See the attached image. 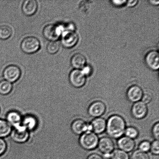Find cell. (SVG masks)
<instances>
[{
    "mask_svg": "<svg viewBox=\"0 0 159 159\" xmlns=\"http://www.w3.org/2000/svg\"><path fill=\"white\" fill-rule=\"evenodd\" d=\"M106 110L105 104L102 101H98L90 104L88 109V112L90 116L96 118L103 115Z\"/></svg>",
    "mask_w": 159,
    "mask_h": 159,
    "instance_id": "9",
    "label": "cell"
},
{
    "mask_svg": "<svg viewBox=\"0 0 159 159\" xmlns=\"http://www.w3.org/2000/svg\"><path fill=\"white\" fill-rule=\"evenodd\" d=\"M111 2L115 6H121L124 5V4H126L127 1L125 0H123V1H117V0H115V1H112Z\"/></svg>",
    "mask_w": 159,
    "mask_h": 159,
    "instance_id": "33",
    "label": "cell"
},
{
    "mask_svg": "<svg viewBox=\"0 0 159 159\" xmlns=\"http://www.w3.org/2000/svg\"><path fill=\"white\" fill-rule=\"evenodd\" d=\"M145 62L150 69L154 70H158L159 67L158 52L156 51H149L146 56Z\"/></svg>",
    "mask_w": 159,
    "mask_h": 159,
    "instance_id": "13",
    "label": "cell"
},
{
    "mask_svg": "<svg viewBox=\"0 0 159 159\" xmlns=\"http://www.w3.org/2000/svg\"><path fill=\"white\" fill-rule=\"evenodd\" d=\"M99 139L93 131H87L82 134L79 139V143L83 148L90 150L97 147Z\"/></svg>",
    "mask_w": 159,
    "mask_h": 159,
    "instance_id": "2",
    "label": "cell"
},
{
    "mask_svg": "<svg viewBox=\"0 0 159 159\" xmlns=\"http://www.w3.org/2000/svg\"><path fill=\"white\" fill-rule=\"evenodd\" d=\"M149 2L153 5H158L159 4V1L158 0H152L149 1Z\"/></svg>",
    "mask_w": 159,
    "mask_h": 159,
    "instance_id": "38",
    "label": "cell"
},
{
    "mask_svg": "<svg viewBox=\"0 0 159 159\" xmlns=\"http://www.w3.org/2000/svg\"><path fill=\"white\" fill-rule=\"evenodd\" d=\"M60 44L57 41L49 42L47 46L48 52L51 54H55L60 49Z\"/></svg>",
    "mask_w": 159,
    "mask_h": 159,
    "instance_id": "25",
    "label": "cell"
},
{
    "mask_svg": "<svg viewBox=\"0 0 159 159\" xmlns=\"http://www.w3.org/2000/svg\"><path fill=\"white\" fill-rule=\"evenodd\" d=\"M152 134L156 140H158L159 138V123L158 122L153 126L152 128Z\"/></svg>",
    "mask_w": 159,
    "mask_h": 159,
    "instance_id": "31",
    "label": "cell"
},
{
    "mask_svg": "<svg viewBox=\"0 0 159 159\" xmlns=\"http://www.w3.org/2000/svg\"><path fill=\"white\" fill-rule=\"evenodd\" d=\"M12 85L11 83L7 80L0 81V93L2 95L8 94L11 91Z\"/></svg>",
    "mask_w": 159,
    "mask_h": 159,
    "instance_id": "22",
    "label": "cell"
},
{
    "mask_svg": "<svg viewBox=\"0 0 159 159\" xmlns=\"http://www.w3.org/2000/svg\"><path fill=\"white\" fill-rule=\"evenodd\" d=\"M92 131L96 134H101L106 129L107 121L103 118L98 117L94 118L90 124Z\"/></svg>",
    "mask_w": 159,
    "mask_h": 159,
    "instance_id": "16",
    "label": "cell"
},
{
    "mask_svg": "<svg viewBox=\"0 0 159 159\" xmlns=\"http://www.w3.org/2000/svg\"><path fill=\"white\" fill-rule=\"evenodd\" d=\"M151 143L148 141H144L140 143L139 148L142 152H147L150 150Z\"/></svg>",
    "mask_w": 159,
    "mask_h": 159,
    "instance_id": "28",
    "label": "cell"
},
{
    "mask_svg": "<svg viewBox=\"0 0 159 159\" xmlns=\"http://www.w3.org/2000/svg\"><path fill=\"white\" fill-rule=\"evenodd\" d=\"M111 153H107L103 154V158L106 159H111Z\"/></svg>",
    "mask_w": 159,
    "mask_h": 159,
    "instance_id": "37",
    "label": "cell"
},
{
    "mask_svg": "<svg viewBox=\"0 0 159 159\" xmlns=\"http://www.w3.org/2000/svg\"><path fill=\"white\" fill-rule=\"evenodd\" d=\"M38 7V3L35 0H26L23 2L22 10L25 15L31 16L36 13Z\"/></svg>",
    "mask_w": 159,
    "mask_h": 159,
    "instance_id": "15",
    "label": "cell"
},
{
    "mask_svg": "<svg viewBox=\"0 0 159 159\" xmlns=\"http://www.w3.org/2000/svg\"><path fill=\"white\" fill-rule=\"evenodd\" d=\"M124 134L126 137L134 139L138 137L139 132L135 128L129 127L126 128Z\"/></svg>",
    "mask_w": 159,
    "mask_h": 159,
    "instance_id": "26",
    "label": "cell"
},
{
    "mask_svg": "<svg viewBox=\"0 0 159 159\" xmlns=\"http://www.w3.org/2000/svg\"><path fill=\"white\" fill-rule=\"evenodd\" d=\"M83 68L84 69L82 71L86 76L89 75V74H90L91 73V69L89 66H85Z\"/></svg>",
    "mask_w": 159,
    "mask_h": 159,
    "instance_id": "35",
    "label": "cell"
},
{
    "mask_svg": "<svg viewBox=\"0 0 159 159\" xmlns=\"http://www.w3.org/2000/svg\"><path fill=\"white\" fill-rule=\"evenodd\" d=\"M11 131V125L7 121L0 119V138L7 136Z\"/></svg>",
    "mask_w": 159,
    "mask_h": 159,
    "instance_id": "21",
    "label": "cell"
},
{
    "mask_svg": "<svg viewBox=\"0 0 159 159\" xmlns=\"http://www.w3.org/2000/svg\"><path fill=\"white\" fill-rule=\"evenodd\" d=\"M132 159H149L147 152L140 151L139 149L134 151L132 154Z\"/></svg>",
    "mask_w": 159,
    "mask_h": 159,
    "instance_id": "27",
    "label": "cell"
},
{
    "mask_svg": "<svg viewBox=\"0 0 159 159\" xmlns=\"http://www.w3.org/2000/svg\"><path fill=\"white\" fill-rule=\"evenodd\" d=\"M98 146L99 150L103 154L111 153L114 149L115 144L111 139L104 137L99 140Z\"/></svg>",
    "mask_w": 159,
    "mask_h": 159,
    "instance_id": "11",
    "label": "cell"
},
{
    "mask_svg": "<svg viewBox=\"0 0 159 159\" xmlns=\"http://www.w3.org/2000/svg\"><path fill=\"white\" fill-rule=\"evenodd\" d=\"M21 124L23 127L29 131L34 130L36 127L37 121L34 117L29 115L23 118Z\"/></svg>",
    "mask_w": 159,
    "mask_h": 159,
    "instance_id": "20",
    "label": "cell"
},
{
    "mask_svg": "<svg viewBox=\"0 0 159 159\" xmlns=\"http://www.w3.org/2000/svg\"><path fill=\"white\" fill-rule=\"evenodd\" d=\"M40 43L36 37L29 36L25 37L22 41L21 48L26 54H31L37 52L40 49Z\"/></svg>",
    "mask_w": 159,
    "mask_h": 159,
    "instance_id": "3",
    "label": "cell"
},
{
    "mask_svg": "<svg viewBox=\"0 0 159 159\" xmlns=\"http://www.w3.org/2000/svg\"><path fill=\"white\" fill-rule=\"evenodd\" d=\"M7 121L14 127L21 125L22 121L21 115L18 112L11 111L9 112L7 115Z\"/></svg>",
    "mask_w": 159,
    "mask_h": 159,
    "instance_id": "19",
    "label": "cell"
},
{
    "mask_svg": "<svg viewBox=\"0 0 159 159\" xmlns=\"http://www.w3.org/2000/svg\"><path fill=\"white\" fill-rule=\"evenodd\" d=\"M12 34V30L10 26L3 25L0 26V38L6 40L10 38Z\"/></svg>",
    "mask_w": 159,
    "mask_h": 159,
    "instance_id": "23",
    "label": "cell"
},
{
    "mask_svg": "<svg viewBox=\"0 0 159 159\" xmlns=\"http://www.w3.org/2000/svg\"><path fill=\"white\" fill-rule=\"evenodd\" d=\"M11 138L17 143H22L25 142L29 139V131L22 125L14 127L11 133Z\"/></svg>",
    "mask_w": 159,
    "mask_h": 159,
    "instance_id": "8",
    "label": "cell"
},
{
    "mask_svg": "<svg viewBox=\"0 0 159 159\" xmlns=\"http://www.w3.org/2000/svg\"><path fill=\"white\" fill-rule=\"evenodd\" d=\"M71 63L75 69H80L85 66L86 63V58L85 56L80 53L74 54L71 57Z\"/></svg>",
    "mask_w": 159,
    "mask_h": 159,
    "instance_id": "18",
    "label": "cell"
},
{
    "mask_svg": "<svg viewBox=\"0 0 159 159\" xmlns=\"http://www.w3.org/2000/svg\"><path fill=\"white\" fill-rule=\"evenodd\" d=\"M7 148V145L4 140L0 138V156L4 154Z\"/></svg>",
    "mask_w": 159,
    "mask_h": 159,
    "instance_id": "32",
    "label": "cell"
},
{
    "mask_svg": "<svg viewBox=\"0 0 159 159\" xmlns=\"http://www.w3.org/2000/svg\"><path fill=\"white\" fill-rule=\"evenodd\" d=\"M88 125L82 119L75 120L71 124V129L72 132L77 135H82L87 131Z\"/></svg>",
    "mask_w": 159,
    "mask_h": 159,
    "instance_id": "17",
    "label": "cell"
},
{
    "mask_svg": "<svg viewBox=\"0 0 159 159\" xmlns=\"http://www.w3.org/2000/svg\"><path fill=\"white\" fill-rule=\"evenodd\" d=\"M126 129L125 121L118 115H113L109 118L107 122L106 129L107 135L113 139L121 138Z\"/></svg>",
    "mask_w": 159,
    "mask_h": 159,
    "instance_id": "1",
    "label": "cell"
},
{
    "mask_svg": "<svg viewBox=\"0 0 159 159\" xmlns=\"http://www.w3.org/2000/svg\"><path fill=\"white\" fill-rule=\"evenodd\" d=\"M142 89L137 85L131 86L127 92V97L129 101L136 102L142 99L143 94Z\"/></svg>",
    "mask_w": 159,
    "mask_h": 159,
    "instance_id": "12",
    "label": "cell"
},
{
    "mask_svg": "<svg viewBox=\"0 0 159 159\" xmlns=\"http://www.w3.org/2000/svg\"><path fill=\"white\" fill-rule=\"evenodd\" d=\"M148 113V107L146 104L142 101L134 103L131 109V113L134 118L141 119L145 117Z\"/></svg>",
    "mask_w": 159,
    "mask_h": 159,
    "instance_id": "10",
    "label": "cell"
},
{
    "mask_svg": "<svg viewBox=\"0 0 159 159\" xmlns=\"http://www.w3.org/2000/svg\"><path fill=\"white\" fill-rule=\"evenodd\" d=\"M153 98L152 95L150 93H143L142 101L146 104H149L152 101Z\"/></svg>",
    "mask_w": 159,
    "mask_h": 159,
    "instance_id": "30",
    "label": "cell"
},
{
    "mask_svg": "<svg viewBox=\"0 0 159 159\" xmlns=\"http://www.w3.org/2000/svg\"><path fill=\"white\" fill-rule=\"evenodd\" d=\"M138 2V1H137V0H135V1H131V0H130V1H127L126 4L129 7H132L136 5Z\"/></svg>",
    "mask_w": 159,
    "mask_h": 159,
    "instance_id": "36",
    "label": "cell"
},
{
    "mask_svg": "<svg viewBox=\"0 0 159 159\" xmlns=\"http://www.w3.org/2000/svg\"><path fill=\"white\" fill-rule=\"evenodd\" d=\"M152 154L158 155L159 153V143L158 140H155L151 144L150 150Z\"/></svg>",
    "mask_w": 159,
    "mask_h": 159,
    "instance_id": "29",
    "label": "cell"
},
{
    "mask_svg": "<svg viewBox=\"0 0 159 159\" xmlns=\"http://www.w3.org/2000/svg\"><path fill=\"white\" fill-rule=\"evenodd\" d=\"M82 70L74 69L71 71L69 75V80L71 85L76 88H80L85 85L86 77Z\"/></svg>",
    "mask_w": 159,
    "mask_h": 159,
    "instance_id": "7",
    "label": "cell"
},
{
    "mask_svg": "<svg viewBox=\"0 0 159 159\" xmlns=\"http://www.w3.org/2000/svg\"><path fill=\"white\" fill-rule=\"evenodd\" d=\"M79 36L75 30H64L61 34V43L65 48H70L78 42Z\"/></svg>",
    "mask_w": 159,
    "mask_h": 159,
    "instance_id": "5",
    "label": "cell"
},
{
    "mask_svg": "<svg viewBox=\"0 0 159 159\" xmlns=\"http://www.w3.org/2000/svg\"><path fill=\"white\" fill-rule=\"evenodd\" d=\"M111 159H130L127 152L120 149H115L111 153Z\"/></svg>",
    "mask_w": 159,
    "mask_h": 159,
    "instance_id": "24",
    "label": "cell"
},
{
    "mask_svg": "<svg viewBox=\"0 0 159 159\" xmlns=\"http://www.w3.org/2000/svg\"><path fill=\"white\" fill-rule=\"evenodd\" d=\"M117 145L120 149L125 152H130L134 148L135 143L134 139L125 136L120 138Z\"/></svg>",
    "mask_w": 159,
    "mask_h": 159,
    "instance_id": "14",
    "label": "cell"
},
{
    "mask_svg": "<svg viewBox=\"0 0 159 159\" xmlns=\"http://www.w3.org/2000/svg\"><path fill=\"white\" fill-rule=\"evenodd\" d=\"M21 74V71L19 67L14 65L6 67L3 72L4 79L11 83L16 82L20 78Z\"/></svg>",
    "mask_w": 159,
    "mask_h": 159,
    "instance_id": "6",
    "label": "cell"
},
{
    "mask_svg": "<svg viewBox=\"0 0 159 159\" xmlns=\"http://www.w3.org/2000/svg\"><path fill=\"white\" fill-rule=\"evenodd\" d=\"M87 159H104L101 156L96 153H93L89 155Z\"/></svg>",
    "mask_w": 159,
    "mask_h": 159,
    "instance_id": "34",
    "label": "cell"
},
{
    "mask_svg": "<svg viewBox=\"0 0 159 159\" xmlns=\"http://www.w3.org/2000/svg\"><path fill=\"white\" fill-rule=\"evenodd\" d=\"M63 32V27L56 24L47 25L43 28V34L44 37L50 41H57Z\"/></svg>",
    "mask_w": 159,
    "mask_h": 159,
    "instance_id": "4",
    "label": "cell"
}]
</instances>
